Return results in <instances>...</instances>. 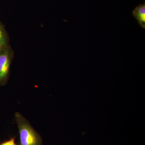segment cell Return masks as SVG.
Returning <instances> with one entry per match:
<instances>
[{"label":"cell","instance_id":"6da1fadb","mask_svg":"<svg viewBox=\"0 0 145 145\" xmlns=\"http://www.w3.org/2000/svg\"><path fill=\"white\" fill-rule=\"evenodd\" d=\"M15 117L20 133V145H42L41 137L25 117L18 112Z\"/></svg>","mask_w":145,"mask_h":145},{"label":"cell","instance_id":"277c9868","mask_svg":"<svg viewBox=\"0 0 145 145\" xmlns=\"http://www.w3.org/2000/svg\"><path fill=\"white\" fill-rule=\"evenodd\" d=\"M10 38L3 24L0 21V47L9 44Z\"/></svg>","mask_w":145,"mask_h":145},{"label":"cell","instance_id":"5b68a950","mask_svg":"<svg viewBox=\"0 0 145 145\" xmlns=\"http://www.w3.org/2000/svg\"><path fill=\"white\" fill-rule=\"evenodd\" d=\"M0 145H17L15 142V137L11 138L9 140L1 143Z\"/></svg>","mask_w":145,"mask_h":145},{"label":"cell","instance_id":"7a4b0ae2","mask_svg":"<svg viewBox=\"0 0 145 145\" xmlns=\"http://www.w3.org/2000/svg\"><path fill=\"white\" fill-rule=\"evenodd\" d=\"M14 51L10 44L0 47V86L7 84L10 74Z\"/></svg>","mask_w":145,"mask_h":145},{"label":"cell","instance_id":"3957f363","mask_svg":"<svg viewBox=\"0 0 145 145\" xmlns=\"http://www.w3.org/2000/svg\"><path fill=\"white\" fill-rule=\"evenodd\" d=\"M133 16L135 18L140 26L145 29V4H140L136 7L132 11Z\"/></svg>","mask_w":145,"mask_h":145}]
</instances>
